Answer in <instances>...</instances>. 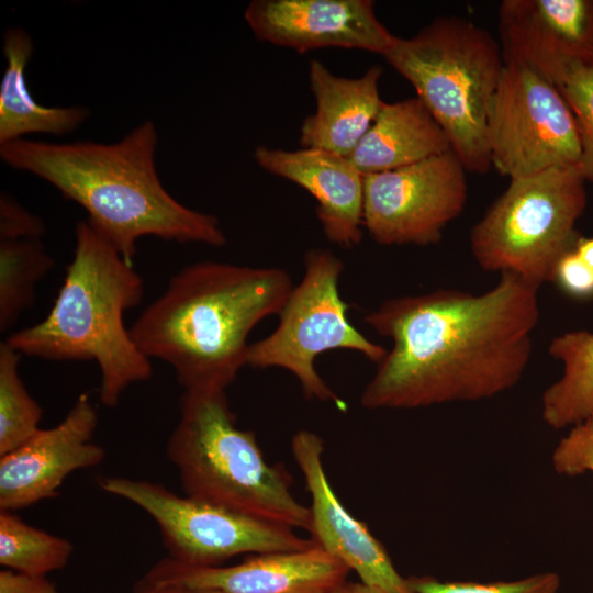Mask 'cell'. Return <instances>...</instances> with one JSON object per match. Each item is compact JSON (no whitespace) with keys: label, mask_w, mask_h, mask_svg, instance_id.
Segmentation results:
<instances>
[{"label":"cell","mask_w":593,"mask_h":593,"mask_svg":"<svg viewBox=\"0 0 593 593\" xmlns=\"http://www.w3.org/2000/svg\"><path fill=\"white\" fill-rule=\"evenodd\" d=\"M574 250L593 272V238H579Z\"/></svg>","instance_id":"cell-31"},{"label":"cell","mask_w":593,"mask_h":593,"mask_svg":"<svg viewBox=\"0 0 593 593\" xmlns=\"http://www.w3.org/2000/svg\"><path fill=\"white\" fill-rule=\"evenodd\" d=\"M138 593V592H137ZM144 593H220L215 591L189 590L181 588H160Z\"/></svg>","instance_id":"cell-33"},{"label":"cell","mask_w":593,"mask_h":593,"mask_svg":"<svg viewBox=\"0 0 593 593\" xmlns=\"http://www.w3.org/2000/svg\"><path fill=\"white\" fill-rule=\"evenodd\" d=\"M553 282L571 296L579 299L593 296V272L581 260L574 249L567 253L559 260Z\"/></svg>","instance_id":"cell-29"},{"label":"cell","mask_w":593,"mask_h":593,"mask_svg":"<svg viewBox=\"0 0 593 593\" xmlns=\"http://www.w3.org/2000/svg\"><path fill=\"white\" fill-rule=\"evenodd\" d=\"M33 49V40L26 31L21 27L5 31L7 67L0 82V145L30 133H70L88 116V111L81 107H44L33 99L25 80V68Z\"/></svg>","instance_id":"cell-20"},{"label":"cell","mask_w":593,"mask_h":593,"mask_svg":"<svg viewBox=\"0 0 593 593\" xmlns=\"http://www.w3.org/2000/svg\"><path fill=\"white\" fill-rule=\"evenodd\" d=\"M45 233L43 221L25 210L9 193L0 197V239L41 238Z\"/></svg>","instance_id":"cell-28"},{"label":"cell","mask_w":593,"mask_h":593,"mask_svg":"<svg viewBox=\"0 0 593 593\" xmlns=\"http://www.w3.org/2000/svg\"><path fill=\"white\" fill-rule=\"evenodd\" d=\"M551 460L559 474L593 472V417L571 427L556 446Z\"/></svg>","instance_id":"cell-27"},{"label":"cell","mask_w":593,"mask_h":593,"mask_svg":"<svg viewBox=\"0 0 593 593\" xmlns=\"http://www.w3.org/2000/svg\"><path fill=\"white\" fill-rule=\"evenodd\" d=\"M244 18L259 41L299 53L342 47L383 56L396 38L371 0H253Z\"/></svg>","instance_id":"cell-16"},{"label":"cell","mask_w":593,"mask_h":593,"mask_svg":"<svg viewBox=\"0 0 593 593\" xmlns=\"http://www.w3.org/2000/svg\"><path fill=\"white\" fill-rule=\"evenodd\" d=\"M41 238L0 239V332L12 327L33 304L35 288L52 269Z\"/></svg>","instance_id":"cell-22"},{"label":"cell","mask_w":593,"mask_h":593,"mask_svg":"<svg viewBox=\"0 0 593 593\" xmlns=\"http://www.w3.org/2000/svg\"><path fill=\"white\" fill-rule=\"evenodd\" d=\"M293 458L311 496L309 533L318 546L355 571L360 582L378 593H414L368 526L342 504L323 465V439L306 429L291 440Z\"/></svg>","instance_id":"cell-15"},{"label":"cell","mask_w":593,"mask_h":593,"mask_svg":"<svg viewBox=\"0 0 593 593\" xmlns=\"http://www.w3.org/2000/svg\"><path fill=\"white\" fill-rule=\"evenodd\" d=\"M586 205L578 166L510 180L470 233V250L484 271L510 273L540 287L574 249L575 224Z\"/></svg>","instance_id":"cell-7"},{"label":"cell","mask_w":593,"mask_h":593,"mask_svg":"<svg viewBox=\"0 0 593 593\" xmlns=\"http://www.w3.org/2000/svg\"><path fill=\"white\" fill-rule=\"evenodd\" d=\"M72 544L26 524L11 511H0V564L4 569L46 575L63 569Z\"/></svg>","instance_id":"cell-23"},{"label":"cell","mask_w":593,"mask_h":593,"mask_svg":"<svg viewBox=\"0 0 593 593\" xmlns=\"http://www.w3.org/2000/svg\"><path fill=\"white\" fill-rule=\"evenodd\" d=\"M492 166L510 180L575 167L574 115L559 88L529 67L504 63L488 118Z\"/></svg>","instance_id":"cell-10"},{"label":"cell","mask_w":593,"mask_h":593,"mask_svg":"<svg viewBox=\"0 0 593 593\" xmlns=\"http://www.w3.org/2000/svg\"><path fill=\"white\" fill-rule=\"evenodd\" d=\"M451 149L449 138L423 101L415 97L381 109L348 157L362 175L406 167Z\"/></svg>","instance_id":"cell-19"},{"label":"cell","mask_w":593,"mask_h":593,"mask_svg":"<svg viewBox=\"0 0 593 593\" xmlns=\"http://www.w3.org/2000/svg\"><path fill=\"white\" fill-rule=\"evenodd\" d=\"M134 593H137V592H134Z\"/></svg>","instance_id":"cell-34"},{"label":"cell","mask_w":593,"mask_h":593,"mask_svg":"<svg viewBox=\"0 0 593 593\" xmlns=\"http://www.w3.org/2000/svg\"><path fill=\"white\" fill-rule=\"evenodd\" d=\"M332 593H378L361 582H344Z\"/></svg>","instance_id":"cell-32"},{"label":"cell","mask_w":593,"mask_h":593,"mask_svg":"<svg viewBox=\"0 0 593 593\" xmlns=\"http://www.w3.org/2000/svg\"><path fill=\"white\" fill-rule=\"evenodd\" d=\"M548 353L562 362L563 372L542 393L544 422L561 429L593 417V332L570 331L556 336Z\"/></svg>","instance_id":"cell-21"},{"label":"cell","mask_w":593,"mask_h":593,"mask_svg":"<svg viewBox=\"0 0 593 593\" xmlns=\"http://www.w3.org/2000/svg\"><path fill=\"white\" fill-rule=\"evenodd\" d=\"M166 451L184 495L309 530V506L292 494L291 475L266 461L253 430L237 427L225 390L183 391Z\"/></svg>","instance_id":"cell-5"},{"label":"cell","mask_w":593,"mask_h":593,"mask_svg":"<svg viewBox=\"0 0 593 593\" xmlns=\"http://www.w3.org/2000/svg\"><path fill=\"white\" fill-rule=\"evenodd\" d=\"M381 74L382 68L374 65L359 78L339 77L312 59L309 81L316 110L303 120L301 146L349 157L383 103L379 94Z\"/></svg>","instance_id":"cell-18"},{"label":"cell","mask_w":593,"mask_h":593,"mask_svg":"<svg viewBox=\"0 0 593 593\" xmlns=\"http://www.w3.org/2000/svg\"><path fill=\"white\" fill-rule=\"evenodd\" d=\"M292 288L283 268L194 262L169 279L130 333L148 359L172 367L184 391H226L247 366L248 335L280 313Z\"/></svg>","instance_id":"cell-3"},{"label":"cell","mask_w":593,"mask_h":593,"mask_svg":"<svg viewBox=\"0 0 593 593\" xmlns=\"http://www.w3.org/2000/svg\"><path fill=\"white\" fill-rule=\"evenodd\" d=\"M349 568L316 545L251 556L234 566L193 567L164 558L137 582L134 592L160 588L220 593H332Z\"/></svg>","instance_id":"cell-12"},{"label":"cell","mask_w":593,"mask_h":593,"mask_svg":"<svg viewBox=\"0 0 593 593\" xmlns=\"http://www.w3.org/2000/svg\"><path fill=\"white\" fill-rule=\"evenodd\" d=\"M0 593H58V591L45 575L3 569L0 571Z\"/></svg>","instance_id":"cell-30"},{"label":"cell","mask_w":593,"mask_h":593,"mask_svg":"<svg viewBox=\"0 0 593 593\" xmlns=\"http://www.w3.org/2000/svg\"><path fill=\"white\" fill-rule=\"evenodd\" d=\"M569 104L579 132V169L585 182L593 183V68H575L558 87Z\"/></svg>","instance_id":"cell-25"},{"label":"cell","mask_w":593,"mask_h":593,"mask_svg":"<svg viewBox=\"0 0 593 593\" xmlns=\"http://www.w3.org/2000/svg\"><path fill=\"white\" fill-rule=\"evenodd\" d=\"M98 483L104 492L146 512L158 526L168 558L187 566H222L243 553L293 551L313 545L293 528L180 496L156 482L104 477Z\"/></svg>","instance_id":"cell-9"},{"label":"cell","mask_w":593,"mask_h":593,"mask_svg":"<svg viewBox=\"0 0 593 593\" xmlns=\"http://www.w3.org/2000/svg\"><path fill=\"white\" fill-rule=\"evenodd\" d=\"M539 287L510 273L479 294L454 289L391 298L363 321L392 347L360 395L369 410L492 399L530 360Z\"/></svg>","instance_id":"cell-1"},{"label":"cell","mask_w":593,"mask_h":593,"mask_svg":"<svg viewBox=\"0 0 593 593\" xmlns=\"http://www.w3.org/2000/svg\"><path fill=\"white\" fill-rule=\"evenodd\" d=\"M254 158L267 172L315 198L316 216L331 243L346 248L361 243L363 175L348 157L318 148L286 150L259 145Z\"/></svg>","instance_id":"cell-17"},{"label":"cell","mask_w":593,"mask_h":593,"mask_svg":"<svg viewBox=\"0 0 593 593\" xmlns=\"http://www.w3.org/2000/svg\"><path fill=\"white\" fill-rule=\"evenodd\" d=\"M410 588L414 593H558L561 579L548 571L515 581L478 583L470 581H439L433 577H410Z\"/></svg>","instance_id":"cell-26"},{"label":"cell","mask_w":593,"mask_h":593,"mask_svg":"<svg viewBox=\"0 0 593 593\" xmlns=\"http://www.w3.org/2000/svg\"><path fill=\"white\" fill-rule=\"evenodd\" d=\"M97 424V409L88 393H81L60 423L1 455L0 511L55 497L70 473L100 465L105 451L93 441Z\"/></svg>","instance_id":"cell-14"},{"label":"cell","mask_w":593,"mask_h":593,"mask_svg":"<svg viewBox=\"0 0 593 593\" xmlns=\"http://www.w3.org/2000/svg\"><path fill=\"white\" fill-rule=\"evenodd\" d=\"M383 57L414 87L467 171L486 172L488 118L504 69L499 41L469 20L439 16L396 36Z\"/></svg>","instance_id":"cell-6"},{"label":"cell","mask_w":593,"mask_h":593,"mask_svg":"<svg viewBox=\"0 0 593 593\" xmlns=\"http://www.w3.org/2000/svg\"><path fill=\"white\" fill-rule=\"evenodd\" d=\"M142 277L87 220L77 223L75 249L63 286L47 316L12 333L7 342L20 355L48 360H94L99 398L115 406L133 383L153 374L123 315L143 298Z\"/></svg>","instance_id":"cell-4"},{"label":"cell","mask_w":593,"mask_h":593,"mask_svg":"<svg viewBox=\"0 0 593 593\" xmlns=\"http://www.w3.org/2000/svg\"><path fill=\"white\" fill-rule=\"evenodd\" d=\"M303 265L302 279L278 314L276 329L249 345L247 366L288 370L309 400L334 402L345 410L344 401L315 369L316 358L325 351L347 349L378 365L388 349L369 340L349 322V305L339 293L343 261L328 249L313 248L304 254Z\"/></svg>","instance_id":"cell-8"},{"label":"cell","mask_w":593,"mask_h":593,"mask_svg":"<svg viewBox=\"0 0 593 593\" xmlns=\"http://www.w3.org/2000/svg\"><path fill=\"white\" fill-rule=\"evenodd\" d=\"M20 356L7 340L0 344V456L18 448L41 429L43 409L19 374Z\"/></svg>","instance_id":"cell-24"},{"label":"cell","mask_w":593,"mask_h":593,"mask_svg":"<svg viewBox=\"0 0 593 593\" xmlns=\"http://www.w3.org/2000/svg\"><path fill=\"white\" fill-rule=\"evenodd\" d=\"M157 142V130L148 120L113 144L21 138L0 145V157L81 205L87 221L132 265L143 236L224 246L227 239L216 216L187 208L161 184L155 164Z\"/></svg>","instance_id":"cell-2"},{"label":"cell","mask_w":593,"mask_h":593,"mask_svg":"<svg viewBox=\"0 0 593 593\" xmlns=\"http://www.w3.org/2000/svg\"><path fill=\"white\" fill-rule=\"evenodd\" d=\"M467 169L449 150L394 170L363 175L362 225L379 245L428 246L463 211Z\"/></svg>","instance_id":"cell-11"},{"label":"cell","mask_w":593,"mask_h":593,"mask_svg":"<svg viewBox=\"0 0 593 593\" xmlns=\"http://www.w3.org/2000/svg\"><path fill=\"white\" fill-rule=\"evenodd\" d=\"M497 15L504 63L556 87L573 69L593 68V0H504Z\"/></svg>","instance_id":"cell-13"}]
</instances>
